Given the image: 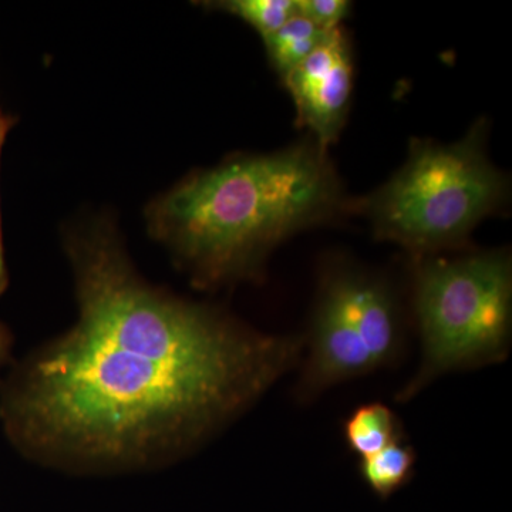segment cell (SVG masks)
<instances>
[{"label": "cell", "mask_w": 512, "mask_h": 512, "mask_svg": "<svg viewBox=\"0 0 512 512\" xmlns=\"http://www.w3.org/2000/svg\"><path fill=\"white\" fill-rule=\"evenodd\" d=\"M72 328L20 363L0 404L10 441L73 474L153 470L187 457L302 360L305 338L266 335L151 284L116 221L63 228Z\"/></svg>", "instance_id": "obj_1"}, {"label": "cell", "mask_w": 512, "mask_h": 512, "mask_svg": "<svg viewBox=\"0 0 512 512\" xmlns=\"http://www.w3.org/2000/svg\"><path fill=\"white\" fill-rule=\"evenodd\" d=\"M342 208L338 175L313 140L195 171L150 201L144 218L191 285L215 291L262 281L278 245Z\"/></svg>", "instance_id": "obj_2"}, {"label": "cell", "mask_w": 512, "mask_h": 512, "mask_svg": "<svg viewBox=\"0 0 512 512\" xmlns=\"http://www.w3.org/2000/svg\"><path fill=\"white\" fill-rule=\"evenodd\" d=\"M485 136L480 121L458 143L413 141L399 173L360 201L376 237L419 259L463 245L507 200V178L488 160Z\"/></svg>", "instance_id": "obj_3"}, {"label": "cell", "mask_w": 512, "mask_h": 512, "mask_svg": "<svg viewBox=\"0 0 512 512\" xmlns=\"http://www.w3.org/2000/svg\"><path fill=\"white\" fill-rule=\"evenodd\" d=\"M414 315L421 340L416 375L397 393L407 402L457 370L503 362L510 349L512 265L507 252L420 258Z\"/></svg>", "instance_id": "obj_4"}, {"label": "cell", "mask_w": 512, "mask_h": 512, "mask_svg": "<svg viewBox=\"0 0 512 512\" xmlns=\"http://www.w3.org/2000/svg\"><path fill=\"white\" fill-rule=\"evenodd\" d=\"M403 329L392 289L349 265L323 272L296 394L302 400L346 380L392 366Z\"/></svg>", "instance_id": "obj_5"}, {"label": "cell", "mask_w": 512, "mask_h": 512, "mask_svg": "<svg viewBox=\"0 0 512 512\" xmlns=\"http://www.w3.org/2000/svg\"><path fill=\"white\" fill-rule=\"evenodd\" d=\"M298 121L326 148L346 123L353 90L352 52L345 33H330L322 45L284 77Z\"/></svg>", "instance_id": "obj_6"}, {"label": "cell", "mask_w": 512, "mask_h": 512, "mask_svg": "<svg viewBox=\"0 0 512 512\" xmlns=\"http://www.w3.org/2000/svg\"><path fill=\"white\" fill-rule=\"evenodd\" d=\"M343 436L349 450L362 460L403 440L404 433L402 423L390 407L367 403L357 407L345 420Z\"/></svg>", "instance_id": "obj_7"}, {"label": "cell", "mask_w": 512, "mask_h": 512, "mask_svg": "<svg viewBox=\"0 0 512 512\" xmlns=\"http://www.w3.org/2000/svg\"><path fill=\"white\" fill-rule=\"evenodd\" d=\"M328 35L330 33L322 32L296 12L281 29L262 37V40L269 62L281 79H284L286 74L311 56Z\"/></svg>", "instance_id": "obj_8"}, {"label": "cell", "mask_w": 512, "mask_h": 512, "mask_svg": "<svg viewBox=\"0 0 512 512\" xmlns=\"http://www.w3.org/2000/svg\"><path fill=\"white\" fill-rule=\"evenodd\" d=\"M416 463V450L400 440L373 456L362 458L359 473L373 493L387 498L413 477Z\"/></svg>", "instance_id": "obj_9"}, {"label": "cell", "mask_w": 512, "mask_h": 512, "mask_svg": "<svg viewBox=\"0 0 512 512\" xmlns=\"http://www.w3.org/2000/svg\"><path fill=\"white\" fill-rule=\"evenodd\" d=\"M248 23L261 37L272 35L296 13L295 0H224L202 3Z\"/></svg>", "instance_id": "obj_10"}, {"label": "cell", "mask_w": 512, "mask_h": 512, "mask_svg": "<svg viewBox=\"0 0 512 512\" xmlns=\"http://www.w3.org/2000/svg\"><path fill=\"white\" fill-rule=\"evenodd\" d=\"M296 12L319 30L332 33L348 18L352 3L346 0H295Z\"/></svg>", "instance_id": "obj_11"}, {"label": "cell", "mask_w": 512, "mask_h": 512, "mask_svg": "<svg viewBox=\"0 0 512 512\" xmlns=\"http://www.w3.org/2000/svg\"><path fill=\"white\" fill-rule=\"evenodd\" d=\"M18 124V117L13 114L6 113L0 106V161H2V151L5 147L6 138L10 131ZM9 285L8 266H6L5 247H3V231H2V208H0V296L5 293Z\"/></svg>", "instance_id": "obj_12"}, {"label": "cell", "mask_w": 512, "mask_h": 512, "mask_svg": "<svg viewBox=\"0 0 512 512\" xmlns=\"http://www.w3.org/2000/svg\"><path fill=\"white\" fill-rule=\"evenodd\" d=\"M10 346H12V335H10L8 328L0 322V367L8 359Z\"/></svg>", "instance_id": "obj_13"}]
</instances>
